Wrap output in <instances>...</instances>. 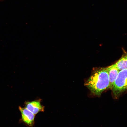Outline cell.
I'll list each match as a JSON object with an SVG mask.
<instances>
[{"instance_id":"cell-3","label":"cell","mask_w":127,"mask_h":127,"mask_svg":"<svg viewBox=\"0 0 127 127\" xmlns=\"http://www.w3.org/2000/svg\"><path fill=\"white\" fill-rule=\"evenodd\" d=\"M23 121L28 126H33L34 124L35 115L25 108L19 107Z\"/></svg>"},{"instance_id":"cell-1","label":"cell","mask_w":127,"mask_h":127,"mask_svg":"<svg viewBox=\"0 0 127 127\" xmlns=\"http://www.w3.org/2000/svg\"><path fill=\"white\" fill-rule=\"evenodd\" d=\"M85 85L93 94L97 95H100L103 92L109 88L107 67L94 68Z\"/></svg>"},{"instance_id":"cell-7","label":"cell","mask_w":127,"mask_h":127,"mask_svg":"<svg viewBox=\"0 0 127 127\" xmlns=\"http://www.w3.org/2000/svg\"><path fill=\"white\" fill-rule=\"evenodd\" d=\"M3 0H0L1 1H2Z\"/></svg>"},{"instance_id":"cell-4","label":"cell","mask_w":127,"mask_h":127,"mask_svg":"<svg viewBox=\"0 0 127 127\" xmlns=\"http://www.w3.org/2000/svg\"><path fill=\"white\" fill-rule=\"evenodd\" d=\"M25 107L35 115L40 112H43L44 110V106L38 100L26 102Z\"/></svg>"},{"instance_id":"cell-6","label":"cell","mask_w":127,"mask_h":127,"mask_svg":"<svg viewBox=\"0 0 127 127\" xmlns=\"http://www.w3.org/2000/svg\"><path fill=\"white\" fill-rule=\"evenodd\" d=\"M115 64L119 71L127 69V52H124L121 58Z\"/></svg>"},{"instance_id":"cell-5","label":"cell","mask_w":127,"mask_h":127,"mask_svg":"<svg viewBox=\"0 0 127 127\" xmlns=\"http://www.w3.org/2000/svg\"><path fill=\"white\" fill-rule=\"evenodd\" d=\"M107 67L109 81V88L111 89L115 80L120 71L115 64Z\"/></svg>"},{"instance_id":"cell-2","label":"cell","mask_w":127,"mask_h":127,"mask_svg":"<svg viewBox=\"0 0 127 127\" xmlns=\"http://www.w3.org/2000/svg\"><path fill=\"white\" fill-rule=\"evenodd\" d=\"M111 90L115 98L127 90V69L119 71Z\"/></svg>"}]
</instances>
